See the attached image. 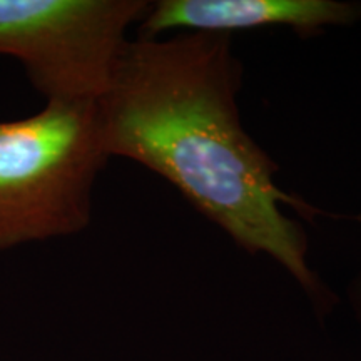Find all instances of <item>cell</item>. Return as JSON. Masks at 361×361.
Segmentation results:
<instances>
[{
  "label": "cell",
  "mask_w": 361,
  "mask_h": 361,
  "mask_svg": "<svg viewBox=\"0 0 361 361\" xmlns=\"http://www.w3.org/2000/svg\"><path fill=\"white\" fill-rule=\"evenodd\" d=\"M361 8L336 0H157L139 24V37L169 30L231 35L238 30L288 27L313 37L328 27L351 24Z\"/></svg>",
  "instance_id": "cell-4"
},
{
  "label": "cell",
  "mask_w": 361,
  "mask_h": 361,
  "mask_svg": "<svg viewBox=\"0 0 361 361\" xmlns=\"http://www.w3.org/2000/svg\"><path fill=\"white\" fill-rule=\"evenodd\" d=\"M149 0H0V56L45 101H99Z\"/></svg>",
  "instance_id": "cell-3"
},
{
  "label": "cell",
  "mask_w": 361,
  "mask_h": 361,
  "mask_svg": "<svg viewBox=\"0 0 361 361\" xmlns=\"http://www.w3.org/2000/svg\"><path fill=\"white\" fill-rule=\"evenodd\" d=\"M241 84L231 35L130 39L97 101L104 147L161 176L241 250L269 256L319 295L303 226L283 207L308 219L322 211L276 184L278 164L241 123Z\"/></svg>",
  "instance_id": "cell-1"
},
{
  "label": "cell",
  "mask_w": 361,
  "mask_h": 361,
  "mask_svg": "<svg viewBox=\"0 0 361 361\" xmlns=\"http://www.w3.org/2000/svg\"><path fill=\"white\" fill-rule=\"evenodd\" d=\"M109 159L97 101H45L0 121V252L82 233Z\"/></svg>",
  "instance_id": "cell-2"
}]
</instances>
